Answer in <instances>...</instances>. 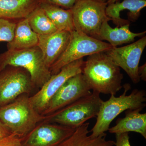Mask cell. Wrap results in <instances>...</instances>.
<instances>
[{"label": "cell", "instance_id": "cell-4", "mask_svg": "<svg viewBox=\"0 0 146 146\" xmlns=\"http://www.w3.org/2000/svg\"><path fill=\"white\" fill-rule=\"evenodd\" d=\"M7 66L25 69L29 74L35 86L39 88L52 76L37 46L24 49L7 50L0 54V72Z\"/></svg>", "mask_w": 146, "mask_h": 146}, {"label": "cell", "instance_id": "cell-9", "mask_svg": "<svg viewBox=\"0 0 146 146\" xmlns=\"http://www.w3.org/2000/svg\"><path fill=\"white\" fill-rule=\"evenodd\" d=\"M83 58L74 61L61 68L59 72L52 75L36 94L29 97L33 106L42 114L48 104L63 84L73 76L82 72Z\"/></svg>", "mask_w": 146, "mask_h": 146}, {"label": "cell", "instance_id": "cell-27", "mask_svg": "<svg viewBox=\"0 0 146 146\" xmlns=\"http://www.w3.org/2000/svg\"><path fill=\"white\" fill-rule=\"evenodd\" d=\"M138 75L140 79L146 81V63L142 66H140L138 68Z\"/></svg>", "mask_w": 146, "mask_h": 146}, {"label": "cell", "instance_id": "cell-29", "mask_svg": "<svg viewBox=\"0 0 146 146\" xmlns=\"http://www.w3.org/2000/svg\"><path fill=\"white\" fill-rule=\"evenodd\" d=\"M94 1H97L100 2L107 3L108 0H94Z\"/></svg>", "mask_w": 146, "mask_h": 146}, {"label": "cell", "instance_id": "cell-20", "mask_svg": "<svg viewBox=\"0 0 146 146\" xmlns=\"http://www.w3.org/2000/svg\"><path fill=\"white\" fill-rule=\"evenodd\" d=\"M39 5L58 30L70 32L75 30L72 9H65L44 2H40Z\"/></svg>", "mask_w": 146, "mask_h": 146}, {"label": "cell", "instance_id": "cell-24", "mask_svg": "<svg viewBox=\"0 0 146 146\" xmlns=\"http://www.w3.org/2000/svg\"><path fill=\"white\" fill-rule=\"evenodd\" d=\"M44 2L58 6L65 9H71L75 3L76 0H39Z\"/></svg>", "mask_w": 146, "mask_h": 146}, {"label": "cell", "instance_id": "cell-28", "mask_svg": "<svg viewBox=\"0 0 146 146\" xmlns=\"http://www.w3.org/2000/svg\"><path fill=\"white\" fill-rule=\"evenodd\" d=\"M118 1L119 0H108L107 3V5L116 2Z\"/></svg>", "mask_w": 146, "mask_h": 146}, {"label": "cell", "instance_id": "cell-5", "mask_svg": "<svg viewBox=\"0 0 146 146\" xmlns=\"http://www.w3.org/2000/svg\"><path fill=\"white\" fill-rule=\"evenodd\" d=\"M100 94L93 91L88 96L48 115L47 122L73 128L78 127L88 120L96 117L103 101Z\"/></svg>", "mask_w": 146, "mask_h": 146}, {"label": "cell", "instance_id": "cell-25", "mask_svg": "<svg viewBox=\"0 0 146 146\" xmlns=\"http://www.w3.org/2000/svg\"><path fill=\"white\" fill-rule=\"evenodd\" d=\"M116 141L115 146H131L129 142L128 133L115 134Z\"/></svg>", "mask_w": 146, "mask_h": 146}, {"label": "cell", "instance_id": "cell-6", "mask_svg": "<svg viewBox=\"0 0 146 146\" xmlns=\"http://www.w3.org/2000/svg\"><path fill=\"white\" fill-rule=\"evenodd\" d=\"M112 48L108 43L74 31L71 32L70 40L67 48L49 68L50 72L52 75L56 74L69 63L83 58L84 56L107 51Z\"/></svg>", "mask_w": 146, "mask_h": 146}, {"label": "cell", "instance_id": "cell-22", "mask_svg": "<svg viewBox=\"0 0 146 146\" xmlns=\"http://www.w3.org/2000/svg\"><path fill=\"white\" fill-rule=\"evenodd\" d=\"M17 23L11 20L0 18V42L12 41Z\"/></svg>", "mask_w": 146, "mask_h": 146}, {"label": "cell", "instance_id": "cell-15", "mask_svg": "<svg viewBox=\"0 0 146 146\" xmlns=\"http://www.w3.org/2000/svg\"><path fill=\"white\" fill-rule=\"evenodd\" d=\"M110 18L106 20L102 24L98 39L109 42L112 47H117L123 44L133 42L136 37H143L145 35L146 31L135 33L129 29L130 24H126L120 27H111L108 22Z\"/></svg>", "mask_w": 146, "mask_h": 146}, {"label": "cell", "instance_id": "cell-14", "mask_svg": "<svg viewBox=\"0 0 146 146\" xmlns=\"http://www.w3.org/2000/svg\"><path fill=\"white\" fill-rule=\"evenodd\" d=\"M146 6V0H123L108 4L106 12L113 23L120 27L137 21Z\"/></svg>", "mask_w": 146, "mask_h": 146}, {"label": "cell", "instance_id": "cell-21", "mask_svg": "<svg viewBox=\"0 0 146 146\" xmlns=\"http://www.w3.org/2000/svg\"><path fill=\"white\" fill-rule=\"evenodd\" d=\"M27 19L32 29L38 35L51 34L58 31L39 5L32 11Z\"/></svg>", "mask_w": 146, "mask_h": 146}, {"label": "cell", "instance_id": "cell-11", "mask_svg": "<svg viewBox=\"0 0 146 146\" xmlns=\"http://www.w3.org/2000/svg\"><path fill=\"white\" fill-rule=\"evenodd\" d=\"M146 46V36L136 42L121 47H112L106 52L117 66L127 74L133 83L141 79L138 73L141 56Z\"/></svg>", "mask_w": 146, "mask_h": 146}, {"label": "cell", "instance_id": "cell-23", "mask_svg": "<svg viewBox=\"0 0 146 146\" xmlns=\"http://www.w3.org/2000/svg\"><path fill=\"white\" fill-rule=\"evenodd\" d=\"M0 146H23L22 139L12 133L0 139Z\"/></svg>", "mask_w": 146, "mask_h": 146}, {"label": "cell", "instance_id": "cell-7", "mask_svg": "<svg viewBox=\"0 0 146 146\" xmlns=\"http://www.w3.org/2000/svg\"><path fill=\"white\" fill-rule=\"evenodd\" d=\"M107 5L94 0H76L71 9L75 31L98 39L102 24L109 18Z\"/></svg>", "mask_w": 146, "mask_h": 146}, {"label": "cell", "instance_id": "cell-10", "mask_svg": "<svg viewBox=\"0 0 146 146\" xmlns=\"http://www.w3.org/2000/svg\"><path fill=\"white\" fill-rule=\"evenodd\" d=\"M82 73L73 76L63 84L47 105L42 115H51L91 93Z\"/></svg>", "mask_w": 146, "mask_h": 146}, {"label": "cell", "instance_id": "cell-3", "mask_svg": "<svg viewBox=\"0 0 146 146\" xmlns=\"http://www.w3.org/2000/svg\"><path fill=\"white\" fill-rule=\"evenodd\" d=\"M46 117L33 106L27 94L0 108V120L11 133L22 139L29 134Z\"/></svg>", "mask_w": 146, "mask_h": 146}, {"label": "cell", "instance_id": "cell-17", "mask_svg": "<svg viewBox=\"0 0 146 146\" xmlns=\"http://www.w3.org/2000/svg\"><path fill=\"white\" fill-rule=\"evenodd\" d=\"M39 3V0H0V18L11 21L27 18Z\"/></svg>", "mask_w": 146, "mask_h": 146}, {"label": "cell", "instance_id": "cell-1", "mask_svg": "<svg viewBox=\"0 0 146 146\" xmlns=\"http://www.w3.org/2000/svg\"><path fill=\"white\" fill-rule=\"evenodd\" d=\"M82 73L91 90L100 94L115 96L122 88L121 69L106 52L89 56Z\"/></svg>", "mask_w": 146, "mask_h": 146}, {"label": "cell", "instance_id": "cell-26", "mask_svg": "<svg viewBox=\"0 0 146 146\" xmlns=\"http://www.w3.org/2000/svg\"><path fill=\"white\" fill-rule=\"evenodd\" d=\"M12 134L7 128L0 120V139L4 138Z\"/></svg>", "mask_w": 146, "mask_h": 146}, {"label": "cell", "instance_id": "cell-18", "mask_svg": "<svg viewBox=\"0 0 146 146\" xmlns=\"http://www.w3.org/2000/svg\"><path fill=\"white\" fill-rule=\"evenodd\" d=\"M89 123L86 122L76 129L70 136L58 146H114L115 142L106 139V134L96 137L89 135Z\"/></svg>", "mask_w": 146, "mask_h": 146}, {"label": "cell", "instance_id": "cell-16", "mask_svg": "<svg viewBox=\"0 0 146 146\" xmlns=\"http://www.w3.org/2000/svg\"><path fill=\"white\" fill-rule=\"evenodd\" d=\"M142 110H126L124 117L118 119L116 125L109 128V133L117 134L133 131L140 133L146 139V114L141 113Z\"/></svg>", "mask_w": 146, "mask_h": 146}, {"label": "cell", "instance_id": "cell-8", "mask_svg": "<svg viewBox=\"0 0 146 146\" xmlns=\"http://www.w3.org/2000/svg\"><path fill=\"white\" fill-rule=\"evenodd\" d=\"M35 87L28 72L20 67L7 66L0 72V108Z\"/></svg>", "mask_w": 146, "mask_h": 146}, {"label": "cell", "instance_id": "cell-12", "mask_svg": "<svg viewBox=\"0 0 146 146\" xmlns=\"http://www.w3.org/2000/svg\"><path fill=\"white\" fill-rule=\"evenodd\" d=\"M75 128L57 124L36 125L22 138L23 146H58L70 136Z\"/></svg>", "mask_w": 146, "mask_h": 146}, {"label": "cell", "instance_id": "cell-19", "mask_svg": "<svg viewBox=\"0 0 146 146\" xmlns=\"http://www.w3.org/2000/svg\"><path fill=\"white\" fill-rule=\"evenodd\" d=\"M38 35L33 31L27 18L19 20L16 23L14 36L7 43V50H21L36 46Z\"/></svg>", "mask_w": 146, "mask_h": 146}, {"label": "cell", "instance_id": "cell-13", "mask_svg": "<svg viewBox=\"0 0 146 146\" xmlns=\"http://www.w3.org/2000/svg\"><path fill=\"white\" fill-rule=\"evenodd\" d=\"M37 46L44 61L49 69L64 52L70 40L71 32L58 30L54 33L38 35Z\"/></svg>", "mask_w": 146, "mask_h": 146}, {"label": "cell", "instance_id": "cell-2", "mask_svg": "<svg viewBox=\"0 0 146 146\" xmlns=\"http://www.w3.org/2000/svg\"><path fill=\"white\" fill-rule=\"evenodd\" d=\"M123 93L119 97L112 95L106 101L102 102L97 120L90 131L93 137H96L108 131L110 124L122 112L128 110H143L145 107L146 91L134 89L129 95L127 91L131 89L129 84L124 85Z\"/></svg>", "mask_w": 146, "mask_h": 146}]
</instances>
